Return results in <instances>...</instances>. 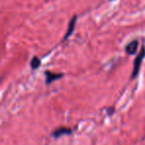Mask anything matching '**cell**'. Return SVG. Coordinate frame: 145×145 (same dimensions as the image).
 I'll return each mask as SVG.
<instances>
[{
  "instance_id": "1",
  "label": "cell",
  "mask_w": 145,
  "mask_h": 145,
  "mask_svg": "<svg viewBox=\"0 0 145 145\" xmlns=\"http://www.w3.org/2000/svg\"><path fill=\"white\" fill-rule=\"evenodd\" d=\"M144 58H145V45H143L142 48L140 49V52L137 54V56L135 57L134 61H133V69H132V72H131L130 80H134L138 76V72L141 68V64H142V61L144 60Z\"/></svg>"
},
{
  "instance_id": "7",
  "label": "cell",
  "mask_w": 145,
  "mask_h": 145,
  "mask_svg": "<svg viewBox=\"0 0 145 145\" xmlns=\"http://www.w3.org/2000/svg\"><path fill=\"white\" fill-rule=\"evenodd\" d=\"M107 111H108V115H110V114H113V111H114V108L113 107H109V108H107Z\"/></svg>"
},
{
  "instance_id": "8",
  "label": "cell",
  "mask_w": 145,
  "mask_h": 145,
  "mask_svg": "<svg viewBox=\"0 0 145 145\" xmlns=\"http://www.w3.org/2000/svg\"><path fill=\"white\" fill-rule=\"evenodd\" d=\"M108 1H112V0H108Z\"/></svg>"
},
{
  "instance_id": "4",
  "label": "cell",
  "mask_w": 145,
  "mask_h": 145,
  "mask_svg": "<svg viewBox=\"0 0 145 145\" xmlns=\"http://www.w3.org/2000/svg\"><path fill=\"white\" fill-rule=\"evenodd\" d=\"M64 77L63 74H57V72H52L50 71H46L45 72V78H46V84L47 85H51L54 82L60 80L61 78Z\"/></svg>"
},
{
  "instance_id": "6",
  "label": "cell",
  "mask_w": 145,
  "mask_h": 145,
  "mask_svg": "<svg viewBox=\"0 0 145 145\" xmlns=\"http://www.w3.org/2000/svg\"><path fill=\"white\" fill-rule=\"evenodd\" d=\"M30 66H31V69H32V70H37V69L41 66V60L37 56L33 57L32 60H31V62H30Z\"/></svg>"
},
{
  "instance_id": "3",
  "label": "cell",
  "mask_w": 145,
  "mask_h": 145,
  "mask_svg": "<svg viewBox=\"0 0 145 145\" xmlns=\"http://www.w3.org/2000/svg\"><path fill=\"white\" fill-rule=\"evenodd\" d=\"M72 133V129L69 128V127H59L56 128L55 130L52 131L51 135H52L54 138H59L61 136H64V135H70Z\"/></svg>"
},
{
  "instance_id": "2",
  "label": "cell",
  "mask_w": 145,
  "mask_h": 145,
  "mask_svg": "<svg viewBox=\"0 0 145 145\" xmlns=\"http://www.w3.org/2000/svg\"><path fill=\"white\" fill-rule=\"evenodd\" d=\"M77 20H78V16L75 15V16H72V19L70 20L69 22V25H68V28H67V31H66V34H65L64 38H63V41H67L71 36L72 35L74 31H75V28H76V24H77Z\"/></svg>"
},
{
  "instance_id": "5",
  "label": "cell",
  "mask_w": 145,
  "mask_h": 145,
  "mask_svg": "<svg viewBox=\"0 0 145 145\" xmlns=\"http://www.w3.org/2000/svg\"><path fill=\"white\" fill-rule=\"evenodd\" d=\"M139 46V42L137 40H133L131 41L129 44L126 45L125 47V52L129 55V56H132V55H135L137 52V49H138Z\"/></svg>"
}]
</instances>
